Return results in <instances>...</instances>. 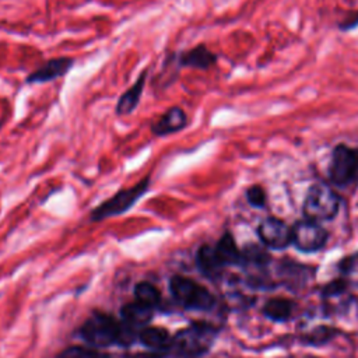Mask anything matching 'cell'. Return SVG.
<instances>
[{"instance_id":"cell-1","label":"cell","mask_w":358,"mask_h":358,"mask_svg":"<svg viewBox=\"0 0 358 358\" xmlns=\"http://www.w3.org/2000/svg\"><path fill=\"white\" fill-rule=\"evenodd\" d=\"M151 187V175H145L131 187H123L115 192L110 197L95 206L90 213L91 221H103L110 217L122 215L131 210Z\"/></svg>"},{"instance_id":"cell-2","label":"cell","mask_w":358,"mask_h":358,"mask_svg":"<svg viewBox=\"0 0 358 358\" xmlns=\"http://www.w3.org/2000/svg\"><path fill=\"white\" fill-rule=\"evenodd\" d=\"M338 208L340 197L330 186L317 183L309 187L303 201V214L306 220L315 222L329 221L336 217Z\"/></svg>"},{"instance_id":"cell-3","label":"cell","mask_w":358,"mask_h":358,"mask_svg":"<svg viewBox=\"0 0 358 358\" xmlns=\"http://www.w3.org/2000/svg\"><path fill=\"white\" fill-rule=\"evenodd\" d=\"M329 179L338 187L358 182V148L337 144L329 164Z\"/></svg>"},{"instance_id":"cell-4","label":"cell","mask_w":358,"mask_h":358,"mask_svg":"<svg viewBox=\"0 0 358 358\" xmlns=\"http://www.w3.org/2000/svg\"><path fill=\"white\" fill-rule=\"evenodd\" d=\"M214 340L215 330L211 326L193 324L173 337L172 347L185 357H199L210 350Z\"/></svg>"},{"instance_id":"cell-5","label":"cell","mask_w":358,"mask_h":358,"mask_svg":"<svg viewBox=\"0 0 358 358\" xmlns=\"http://www.w3.org/2000/svg\"><path fill=\"white\" fill-rule=\"evenodd\" d=\"M169 288L173 298L187 309L207 310L214 305L213 295L204 287L189 278L172 277Z\"/></svg>"},{"instance_id":"cell-6","label":"cell","mask_w":358,"mask_h":358,"mask_svg":"<svg viewBox=\"0 0 358 358\" xmlns=\"http://www.w3.org/2000/svg\"><path fill=\"white\" fill-rule=\"evenodd\" d=\"M120 323L105 313H94L83 326V337L96 348L117 343Z\"/></svg>"},{"instance_id":"cell-7","label":"cell","mask_w":358,"mask_h":358,"mask_svg":"<svg viewBox=\"0 0 358 358\" xmlns=\"http://www.w3.org/2000/svg\"><path fill=\"white\" fill-rule=\"evenodd\" d=\"M168 55L179 71L182 69L208 70L215 66L218 60V56L204 43H197L179 52H169Z\"/></svg>"},{"instance_id":"cell-8","label":"cell","mask_w":358,"mask_h":358,"mask_svg":"<svg viewBox=\"0 0 358 358\" xmlns=\"http://www.w3.org/2000/svg\"><path fill=\"white\" fill-rule=\"evenodd\" d=\"M327 241L326 229L315 221H298L292 227V245L302 252L320 250Z\"/></svg>"},{"instance_id":"cell-9","label":"cell","mask_w":358,"mask_h":358,"mask_svg":"<svg viewBox=\"0 0 358 358\" xmlns=\"http://www.w3.org/2000/svg\"><path fill=\"white\" fill-rule=\"evenodd\" d=\"M74 64L76 60L69 56H57L48 59L36 69H34L31 73H28V76L25 77V84L34 85L56 81L62 77H66L69 71L74 67Z\"/></svg>"},{"instance_id":"cell-10","label":"cell","mask_w":358,"mask_h":358,"mask_svg":"<svg viewBox=\"0 0 358 358\" xmlns=\"http://www.w3.org/2000/svg\"><path fill=\"white\" fill-rule=\"evenodd\" d=\"M257 235L260 241L271 249H285L292 243V228L274 217L264 218L259 224Z\"/></svg>"},{"instance_id":"cell-11","label":"cell","mask_w":358,"mask_h":358,"mask_svg":"<svg viewBox=\"0 0 358 358\" xmlns=\"http://www.w3.org/2000/svg\"><path fill=\"white\" fill-rule=\"evenodd\" d=\"M189 126V116L186 110L173 105L168 108L157 120L151 122L150 131L154 137H168L171 134H176L183 131Z\"/></svg>"},{"instance_id":"cell-12","label":"cell","mask_w":358,"mask_h":358,"mask_svg":"<svg viewBox=\"0 0 358 358\" xmlns=\"http://www.w3.org/2000/svg\"><path fill=\"white\" fill-rule=\"evenodd\" d=\"M147 78H148V70L144 69L137 76L134 83L120 94V96H119V99L115 105V115L116 116H119V117L129 116L138 108L140 99H141V96L144 94V90H145Z\"/></svg>"},{"instance_id":"cell-13","label":"cell","mask_w":358,"mask_h":358,"mask_svg":"<svg viewBox=\"0 0 358 358\" xmlns=\"http://www.w3.org/2000/svg\"><path fill=\"white\" fill-rule=\"evenodd\" d=\"M152 317V309L138 303L137 301L133 303H127L122 309V323L127 327L136 330H143L147 327V323Z\"/></svg>"},{"instance_id":"cell-14","label":"cell","mask_w":358,"mask_h":358,"mask_svg":"<svg viewBox=\"0 0 358 358\" xmlns=\"http://www.w3.org/2000/svg\"><path fill=\"white\" fill-rule=\"evenodd\" d=\"M196 260H197L199 268L210 278H217L222 271L224 264L221 263L214 246H208V245L201 246L197 250Z\"/></svg>"},{"instance_id":"cell-15","label":"cell","mask_w":358,"mask_h":358,"mask_svg":"<svg viewBox=\"0 0 358 358\" xmlns=\"http://www.w3.org/2000/svg\"><path fill=\"white\" fill-rule=\"evenodd\" d=\"M140 340L145 347L157 352L166 351L169 347H172L173 343L169 333L161 327H144L140 331Z\"/></svg>"},{"instance_id":"cell-16","label":"cell","mask_w":358,"mask_h":358,"mask_svg":"<svg viewBox=\"0 0 358 358\" xmlns=\"http://www.w3.org/2000/svg\"><path fill=\"white\" fill-rule=\"evenodd\" d=\"M214 248L224 266L242 263V252L236 248V243L229 232H225Z\"/></svg>"},{"instance_id":"cell-17","label":"cell","mask_w":358,"mask_h":358,"mask_svg":"<svg viewBox=\"0 0 358 358\" xmlns=\"http://www.w3.org/2000/svg\"><path fill=\"white\" fill-rule=\"evenodd\" d=\"M264 315L274 322H284L291 317L292 303L285 298L268 299L263 308Z\"/></svg>"},{"instance_id":"cell-18","label":"cell","mask_w":358,"mask_h":358,"mask_svg":"<svg viewBox=\"0 0 358 358\" xmlns=\"http://www.w3.org/2000/svg\"><path fill=\"white\" fill-rule=\"evenodd\" d=\"M136 301L144 306L154 308L159 302V291L150 282H140L134 288Z\"/></svg>"},{"instance_id":"cell-19","label":"cell","mask_w":358,"mask_h":358,"mask_svg":"<svg viewBox=\"0 0 358 358\" xmlns=\"http://www.w3.org/2000/svg\"><path fill=\"white\" fill-rule=\"evenodd\" d=\"M340 274L347 284L358 285V252L344 257L340 264Z\"/></svg>"},{"instance_id":"cell-20","label":"cell","mask_w":358,"mask_h":358,"mask_svg":"<svg viewBox=\"0 0 358 358\" xmlns=\"http://www.w3.org/2000/svg\"><path fill=\"white\" fill-rule=\"evenodd\" d=\"M245 197L248 200V203L252 206V207H256V208H262L266 206V192L264 189L260 186V185H252L246 189V193H245Z\"/></svg>"},{"instance_id":"cell-21","label":"cell","mask_w":358,"mask_h":358,"mask_svg":"<svg viewBox=\"0 0 358 358\" xmlns=\"http://www.w3.org/2000/svg\"><path fill=\"white\" fill-rule=\"evenodd\" d=\"M62 358H99V355L92 348L71 347L62 354Z\"/></svg>"},{"instance_id":"cell-22","label":"cell","mask_w":358,"mask_h":358,"mask_svg":"<svg viewBox=\"0 0 358 358\" xmlns=\"http://www.w3.org/2000/svg\"><path fill=\"white\" fill-rule=\"evenodd\" d=\"M358 25V13L354 17H348L344 22L340 24V29L345 31V29H352L354 27Z\"/></svg>"},{"instance_id":"cell-23","label":"cell","mask_w":358,"mask_h":358,"mask_svg":"<svg viewBox=\"0 0 358 358\" xmlns=\"http://www.w3.org/2000/svg\"><path fill=\"white\" fill-rule=\"evenodd\" d=\"M145 358H165V357H162V355H159V354H155V355H151V357H145Z\"/></svg>"}]
</instances>
